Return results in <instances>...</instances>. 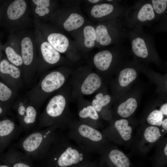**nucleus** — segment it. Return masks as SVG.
I'll list each match as a JSON object with an SVG mask.
<instances>
[{
	"label": "nucleus",
	"mask_w": 167,
	"mask_h": 167,
	"mask_svg": "<svg viewBox=\"0 0 167 167\" xmlns=\"http://www.w3.org/2000/svg\"><path fill=\"white\" fill-rule=\"evenodd\" d=\"M124 18L129 29L137 26L150 25L159 19L150 1H139L128 8Z\"/></svg>",
	"instance_id": "nucleus-7"
},
{
	"label": "nucleus",
	"mask_w": 167,
	"mask_h": 167,
	"mask_svg": "<svg viewBox=\"0 0 167 167\" xmlns=\"http://www.w3.org/2000/svg\"><path fill=\"white\" fill-rule=\"evenodd\" d=\"M84 18L76 13L71 14L63 23L64 29L68 31L76 29L81 27L84 24Z\"/></svg>",
	"instance_id": "nucleus-20"
},
{
	"label": "nucleus",
	"mask_w": 167,
	"mask_h": 167,
	"mask_svg": "<svg viewBox=\"0 0 167 167\" xmlns=\"http://www.w3.org/2000/svg\"><path fill=\"white\" fill-rule=\"evenodd\" d=\"M128 8L119 2L113 4L103 3L94 6L90 12L91 15L96 19L110 16L113 19L124 17Z\"/></svg>",
	"instance_id": "nucleus-10"
},
{
	"label": "nucleus",
	"mask_w": 167,
	"mask_h": 167,
	"mask_svg": "<svg viewBox=\"0 0 167 167\" xmlns=\"http://www.w3.org/2000/svg\"><path fill=\"white\" fill-rule=\"evenodd\" d=\"M77 167H99V166L95 161L91 160Z\"/></svg>",
	"instance_id": "nucleus-31"
},
{
	"label": "nucleus",
	"mask_w": 167,
	"mask_h": 167,
	"mask_svg": "<svg viewBox=\"0 0 167 167\" xmlns=\"http://www.w3.org/2000/svg\"><path fill=\"white\" fill-rule=\"evenodd\" d=\"M136 70L131 67L126 68L120 72L118 82L120 85L122 87H126L133 81L137 77Z\"/></svg>",
	"instance_id": "nucleus-21"
},
{
	"label": "nucleus",
	"mask_w": 167,
	"mask_h": 167,
	"mask_svg": "<svg viewBox=\"0 0 167 167\" xmlns=\"http://www.w3.org/2000/svg\"><path fill=\"white\" fill-rule=\"evenodd\" d=\"M119 44L115 45L112 51L104 50L99 52L94 55L93 63L97 70L104 72L109 69L113 60L115 53Z\"/></svg>",
	"instance_id": "nucleus-12"
},
{
	"label": "nucleus",
	"mask_w": 167,
	"mask_h": 167,
	"mask_svg": "<svg viewBox=\"0 0 167 167\" xmlns=\"http://www.w3.org/2000/svg\"><path fill=\"white\" fill-rule=\"evenodd\" d=\"M127 38L130 41L131 51L136 57L145 59L150 54H156L153 38L145 32L143 26H137L129 29Z\"/></svg>",
	"instance_id": "nucleus-6"
},
{
	"label": "nucleus",
	"mask_w": 167,
	"mask_h": 167,
	"mask_svg": "<svg viewBox=\"0 0 167 167\" xmlns=\"http://www.w3.org/2000/svg\"><path fill=\"white\" fill-rule=\"evenodd\" d=\"M27 3L24 0H15L8 6L7 11L8 18L11 20H16L20 18L25 13Z\"/></svg>",
	"instance_id": "nucleus-16"
},
{
	"label": "nucleus",
	"mask_w": 167,
	"mask_h": 167,
	"mask_svg": "<svg viewBox=\"0 0 167 167\" xmlns=\"http://www.w3.org/2000/svg\"><path fill=\"white\" fill-rule=\"evenodd\" d=\"M0 167H10L4 164V165H0Z\"/></svg>",
	"instance_id": "nucleus-37"
},
{
	"label": "nucleus",
	"mask_w": 167,
	"mask_h": 167,
	"mask_svg": "<svg viewBox=\"0 0 167 167\" xmlns=\"http://www.w3.org/2000/svg\"><path fill=\"white\" fill-rule=\"evenodd\" d=\"M161 125L163 128L166 131L167 130V119L166 118L163 121Z\"/></svg>",
	"instance_id": "nucleus-33"
},
{
	"label": "nucleus",
	"mask_w": 167,
	"mask_h": 167,
	"mask_svg": "<svg viewBox=\"0 0 167 167\" xmlns=\"http://www.w3.org/2000/svg\"><path fill=\"white\" fill-rule=\"evenodd\" d=\"M160 111L161 113L165 115H167V104L165 103L162 105L161 107Z\"/></svg>",
	"instance_id": "nucleus-32"
},
{
	"label": "nucleus",
	"mask_w": 167,
	"mask_h": 167,
	"mask_svg": "<svg viewBox=\"0 0 167 167\" xmlns=\"http://www.w3.org/2000/svg\"><path fill=\"white\" fill-rule=\"evenodd\" d=\"M111 101L110 96L100 92L95 95L91 102L93 107L99 114L110 103Z\"/></svg>",
	"instance_id": "nucleus-18"
},
{
	"label": "nucleus",
	"mask_w": 167,
	"mask_h": 167,
	"mask_svg": "<svg viewBox=\"0 0 167 167\" xmlns=\"http://www.w3.org/2000/svg\"><path fill=\"white\" fill-rule=\"evenodd\" d=\"M100 0H89L88 1L92 3H95L99 2Z\"/></svg>",
	"instance_id": "nucleus-34"
},
{
	"label": "nucleus",
	"mask_w": 167,
	"mask_h": 167,
	"mask_svg": "<svg viewBox=\"0 0 167 167\" xmlns=\"http://www.w3.org/2000/svg\"><path fill=\"white\" fill-rule=\"evenodd\" d=\"M128 121L125 119L117 120L114 126L122 138L125 141L129 140L131 137V127L128 126Z\"/></svg>",
	"instance_id": "nucleus-22"
},
{
	"label": "nucleus",
	"mask_w": 167,
	"mask_h": 167,
	"mask_svg": "<svg viewBox=\"0 0 167 167\" xmlns=\"http://www.w3.org/2000/svg\"><path fill=\"white\" fill-rule=\"evenodd\" d=\"M57 130L55 127L50 126L32 131L21 139L15 146L31 159L42 160L49 149Z\"/></svg>",
	"instance_id": "nucleus-3"
},
{
	"label": "nucleus",
	"mask_w": 167,
	"mask_h": 167,
	"mask_svg": "<svg viewBox=\"0 0 167 167\" xmlns=\"http://www.w3.org/2000/svg\"><path fill=\"white\" fill-rule=\"evenodd\" d=\"M67 129V137L81 149L91 154L99 151L104 138L96 128L74 119Z\"/></svg>",
	"instance_id": "nucleus-5"
},
{
	"label": "nucleus",
	"mask_w": 167,
	"mask_h": 167,
	"mask_svg": "<svg viewBox=\"0 0 167 167\" xmlns=\"http://www.w3.org/2000/svg\"><path fill=\"white\" fill-rule=\"evenodd\" d=\"M4 112V110L1 106L0 104V115H2Z\"/></svg>",
	"instance_id": "nucleus-35"
},
{
	"label": "nucleus",
	"mask_w": 167,
	"mask_h": 167,
	"mask_svg": "<svg viewBox=\"0 0 167 167\" xmlns=\"http://www.w3.org/2000/svg\"><path fill=\"white\" fill-rule=\"evenodd\" d=\"M12 94L11 90L4 84L0 82V100L7 101L11 97Z\"/></svg>",
	"instance_id": "nucleus-30"
},
{
	"label": "nucleus",
	"mask_w": 167,
	"mask_h": 167,
	"mask_svg": "<svg viewBox=\"0 0 167 167\" xmlns=\"http://www.w3.org/2000/svg\"><path fill=\"white\" fill-rule=\"evenodd\" d=\"M5 53L8 60L14 65L19 66L23 64L21 56L11 47H7L5 49Z\"/></svg>",
	"instance_id": "nucleus-26"
},
{
	"label": "nucleus",
	"mask_w": 167,
	"mask_h": 167,
	"mask_svg": "<svg viewBox=\"0 0 167 167\" xmlns=\"http://www.w3.org/2000/svg\"><path fill=\"white\" fill-rule=\"evenodd\" d=\"M0 71L2 73L9 74L12 78L15 79L18 78L20 75L19 69L5 59L2 60L1 62Z\"/></svg>",
	"instance_id": "nucleus-23"
},
{
	"label": "nucleus",
	"mask_w": 167,
	"mask_h": 167,
	"mask_svg": "<svg viewBox=\"0 0 167 167\" xmlns=\"http://www.w3.org/2000/svg\"><path fill=\"white\" fill-rule=\"evenodd\" d=\"M68 82L71 89L70 101L80 97L91 95L99 90L102 81L100 76L88 67L72 71Z\"/></svg>",
	"instance_id": "nucleus-4"
},
{
	"label": "nucleus",
	"mask_w": 167,
	"mask_h": 167,
	"mask_svg": "<svg viewBox=\"0 0 167 167\" xmlns=\"http://www.w3.org/2000/svg\"><path fill=\"white\" fill-rule=\"evenodd\" d=\"M72 70L64 67L51 71L44 76L40 84L42 99L58 91L67 83Z\"/></svg>",
	"instance_id": "nucleus-8"
},
{
	"label": "nucleus",
	"mask_w": 167,
	"mask_h": 167,
	"mask_svg": "<svg viewBox=\"0 0 167 167\" xmlns=\"http://www.w3.org/2000/svg\"><path fill=\"white\" fill-rule=\"evenodd\" d=\"M164 152L166 156H167V145L166 144L164 148Z\"/></svg>",
	"instance_id": "nucleus-36"
},
{
	"label": "nucleus",
	"mask_w": 167,
	"mask_h": 167,
	"mask_svg": "<svg viewBox=\"0 0 167 167\" xmlns=\"http://www.w3.org/2000/svg\"><path fill=\"white\" fill-rule=\"evenodd\" d=\"M108 160L117 167H129L130 161L121 151L117 149L111 150L108 155Z\"/></svg>",
	"instance_id": "nucleus-17"
},
{
	"label": "nucleus",
	"mask_w": 167,
	"mask_h": 167,
	"mask_svg": "<svg viewBox=\"0 0 167 167\" xmlns=\"http://www.w3.org/2000/svg\"><path fill=\"white\" fill-rule=\"evenodd\" d=\"M79 120L96 128L99 115L92 106L91 101L80 97L76 100Z\"/></svg>",
	"instance_id": "nucleus-11"
},
{
	"label": "nucleus",
	"mask_w": 167,
	"mask_h": 167,
	"mask_svg": "<svg viewBox=\"0 0 167 167\" xmlns=\"http://www.w3.org/2000/svg\"><path fill=\"white\" fill-rule=\"evenodd\" d=\"M47 39L49 44L59 53H64L67 51L69 41L63 34L53 33L48 36Z\"/></svg>",
	"instance_id": "nucleus-14"
},
{
	"label": "nucleus",
	"mask_w": 167,
	"mask_h": 167,
	"mask_svg": "<svg viewBox=\"0 0 167 167\" xmlns=\"http://www.w3.org/2000/svg\"><path fill=\"white\" fill-rule=\"evenodd\" d=\"M161 136L159 129L153 126L147 127L144 133V136L146 139L151 143L157 141Z\"/></svg>",
	"instance_id": "nucleus-28"
},
{
	"label": "nucleus",
	"mask_w": 167,
	"mask_h": 167,
	"mask_svg": "<svg viewBox=\"0 0 167 167\" xmlns=\"http://www.w3.org/2000/svg\"><path fill=\"white\" fill-rule=\"evenodd\" d=\"M71 96V87L68 81L48 102L32 131L50 126L60 130L67 129L74 120L69 107Z\"/></svg>",
	"instance_id": "nucleus-2"
},
{
	"label": "nucleus",
	"mask_w": 167,
	"mask_h": 167,
	"mask_svg": "<svg viewBox=\"0 0 167 167\" xmlns=\"http://www.w3.org/2000/svg\"><path fill=\"white\" fill-rule=\"evenodd\" d=\"M40 50L43 59L47 65H54L62 61L60 53L48 41H44L41 44Z\"/></svg>",
	"instance_id": "nucleus-13"
},
{
	"label": "nucleus",
	"mask_w": 167,
	"mask_h": 167,
	"mask_svg": "<svg viewBox=\"0 0 167 167\" xmlns=\"http://www.w3.org/2000/svg\"><path fill=\"white\" fill-rule=\"evenodd\" d=\"M163 115L160 110H155L151 112L147 118L148 122L152 125L160 126L163 121Z\"/></svg>",
	"instance_id": "nucleus-29"
},
{
	"label": "nucleus",
	"mask_w": 167,
	"mask_h": 167,
	"mask_svg": "<svg viewBox=\"0 0 167 167\" xmlns=\"http://www.w3.org/2000/svg\"><path fill=\"white\" fill-rule=\"evenodd\" d=\"M33 2L36 5L35 12L39 16H43L49 12V7L50 5L49 0H33Z\"/></svg>",
	"instance_id": "nucleus-27"
},
{
	"label": "nucleus",
	"mask_w": 167,
	"mask_h": 167,
	"mask_svg": "<svg viewBox=\"0 0 167 167\" xmlns=\"http://www.w3.org/2000/svg\"><path fill=\"white\" fill-rule=\"evenodd\" d=\"M83 35L85 46L88 48L93 47L95 45L96 40L95 28L90 25L85 26L83 29Z\"/></svg>",
	"instance_id": "nucleus-24"
},
{
	"label": "nucleus",
	"mask_w": 167,
	"mask_h": 167,
	"mask_svg": "<svg viewBox=\"0 0 167 167\" xmlns=\"http://www.w3.org/2000/svg\"><path fill=\"white\" fill-rule=\"evenodd\" d=\"M137 106L136 100L130 98L119 105L118 108L119 114L123 118H127L132 114Z\"/></svg>",
	"instance_id": "nucleus-19"
},
{
	"label": "nucleus",
	"mask_w": 167,
	"mask_h": 167,
	"mask_svg": "<svg viewBox=\"0 0 167 167\" xmlns=\"http://www.w3.org/2000/svg\"><path fill=\"white\" fill-rule=\"evenodd\" d=\"M57 130L46 155L42 167H77L92 160L91 154L71 143Z\"/></svg>",
	"instance_id": "nucleus-1"
},
{
	"label": "nucleus",
	"mask_w": 167,
	"mask_h": 167,
	"mask_svg": "<svg viewBox=\"0 0 167 167\" xmlns=\"http://www.w3.org/2000/svg\"><path fill=\"white\" fill-rule=\"evenodd\" d=\"M150 2L153 11L159 19L166 13L167 8V0H152Z\"/></svg>",
	"instance_id": "nucleus-25"
},
{
	"label": "nucleus",
	"mask_w": 167,
	"mask_h": 167,
	"mask_svg": "<svg viewBox=\"0 0 167 167\" xmlns=\"http://www.w3.org/2000/svg\"><path fill=\"white\" fill-rule=\"evenodd\" d=\"M21 47L23 63L26 66H29L32 64L34 58L33 45L31 38L28 36L23 38Z\"/></svg>",
	"instance_id": "nucleus-15"
},
{
	"label": "nucleus",
	"mask_w": 167,
	"mask_h": 167,
	"mask_svg": "<svg viewBox=\"0 0 167 167\" xmlns=\"http://www.w3.org/2000/svg\"><path fill=\"white\" fill-rule=\"evenodd\" d=\"M23 131L13 120L5 118L0 121V153H2Z\"/></svg>",
	"instance_id": "nucleus-9"
}]
</instances>
